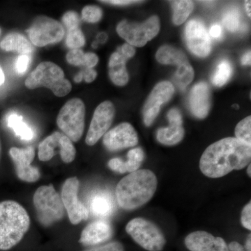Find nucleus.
I'll list each match as a JSON object with an SVG mask.
<instances>
[{"instance_id": "obj_49", "label": "nucleus", "mask_w": 251, "mask_h": 251, "mask_svg": "<svg viewBox=\"0 0 251 251\" xmlns=\"http://www.w3.org/2000/svg\"><path fill=\"white\" fill-rule=\"evenodd\" d=\"M82 80H83V73H82V72L78 73V74L75 75V77H74V81L77 82V83L82 82Z\"/></svg>"}, {"instance_id": "obj_10", "label": "nucleus", "mask_w": 251, "mask_h": 251, "mask_svg": "<svg viewBox=\"0 0 251 251\" xmlns=\"http://www.w3.org/2000/svg\"><path fill=\"white\" fill-rule=\"evenodd\" d=\"M79 186L78 179L74 176L66 180L62 189L63 205L67 211L71 223L74 225L79 224L89 217L88 209L77 197Z\"/></svg>"}, {"instance_id": "obj_20", "label": "nucleus", "mask_w": 251, "mask_h": 251, "mask_svg": "<svg viewBox=\"0 0 251 251\" xmlns=\"http://www.w3.org/2000/svg\"><path fill=\"white\" fill-rule=\"evenodd\" d=\"M0 49L6 52L29 54L33 52V46L23 34L11 32L3 38L0 42Z\"/></svg>"}, {"instance_id": "obj_44", "label": "nucleus", "mask_w": 251, "mask_h": 251, "mask_svg": "<svg viewBox=\"0 0 251 251\" xmlns=\"http://www.w3.org/2000/svg\"><path fill=\"white\" fill-rule=\"evenodd\" d=\"M209 35L214 39H219L222 37L223 29L219 24H214L209 29Z\"/></svg>"}, {"instance_id": "obj_14", "label": "nucleus", "mask_w": 251, "mask_h": 251, "mask_svg": "<svg viewBox=\"0 0 251 251\" xmlns=\"http://www.w3.org/2000/svg\"><path fill=\"white\" fill-rule=\"evenodd\" d=\"M103 143L110 151L133 148L138 145V133L130 124L124 122L107 132L103 135Z\"/></svg>"}, {"instance_id": "obj_5", "label": "nucleus", "mask_w": 251, "mask_h": 251, "mask_svg": "<svg viewBox=\"0 0 251 251\" xmlns=\"http://www.w3.org/2000/svg\"><path fill=\"white\" fill-rule=\"evenodd\" d=\"M38 220L45 227L58 222L64 216V205L52 184L40 186L33 198Z\"/></svg>"}, {"instance_id": "obj_15", "label": "nucleus", "mask_w": 251, "mask_h": 251, "mask_svg": "<svg viewBox=\"0 0 251 251\" xmlns=\"http://www.w3.org/2000/svg\"><path fill=\"white\" fill-rule=\"evenodd\" d=\"M9 154L14 161L16 175L20 179L26 182H36L40 179L39 169L31 166L34 156V148L19 149L12 148L9 150Z\"/></svg>"}, {"instance_id": "obj_4", "label": "nucleus", "mask_w": 251, "mask_h": 251, "mask_svg": "<svg viewBox=\"0 0 251 251\" xmlns=\"http://www.w3.org/2000/svg\"><path fill=\"white\" fill-rule=\"evenodd\" d=\"M25 85L29 90L46 87L58 97H65L72 90V83L64 77L62 69L50 62L39 64L26 79Z\"/></svg>"}, {"instance_id": "obj_29", "label": "nucleus", "mask_w": 251, "mask_h": 251, "mask_svg": "<svg viewBox=\"0 0 251 251\" xmlns=\"http://www.w3.org/2000/svg\"><path fill=\"white\" fill-rule=\"evenodd\" d=\"M59 148L61 158L64 163H70L74 161L76 150L73 145L72 140L67 135H61L59 139Z\"/></svg>"}, {"instance_id": "obj_24", "label": "nucleus", "mask_w": 251, "mask_h": 251, "mask_svg": "<svg viewBox=\"0 0 251 251\" xmlns=\"http://www.w3.org/2000/svg\"><path fill=\"white\" fill-rule=\"evenodd\" d=\"M6 124L8 127L14 130L15 134L21 139L29 141L34 137V133L31 127L23 121V117L16 112L9 114L6 117Z\"/></svg>"}, {"instance_id": "obj_3", "label": "nucleus", "mask_w": 251, "mask_h": 251, "mask_svg": "<svg viewBox=\"0 0 251 251\" xmlns=\"http://www.w3.org/2000/svg\"><path fill=\"white\" fill-rule=\"evenodd\" d=\"M30 226L27 211L13 201L0 202V250L12 249L22 240Z\"/></svg>"}, {"instance_id": "obj_26", "label": "nucleus", "mask_w": 251, "mask_h": 251, "mask_svg": "<svg viewBox=\"0 0 251 251\" xmlns=\"http://www.w3.org/2000/svg\"><path fill=\"white\" fill-rule=\"evenodd\" d=\"M173 8V21L175 25H180L187 20L194 7L192 1H171Z\"/></svg>"}, {"instance_id": "obj_17", "label": "nucleus", "mask_w": 251, "mask_h": 251, "mask_svg": "<svg viewBox=\"0 0 251 251\" xmlns=\"http://www.w3.org/2000/svg\"><path fill=\"white\" fill-rule=\"evenodd\" d=\"M113 234L112 226L105 221H94L85 227L79 242L84 246H96L108 241Z\"/></svg>"}, {"instance_id": "obj_27", "label": "nucleus", "mask_w": 251, "mask_h": 251, "mask_svg": "<svg viewBox=\"0 0 251 251\" xmlns=\"http://www.w3.org/2000/svg\"><path fill=\"white\" fill-rule=\"evenodd\" d=\"M232 74V68L227 60L219 63L212 77V82L217 87H222L229 80Z\"/></svg>"}, {"instance_id": "obj_41", "label": "nucleus", "mask_w": 251, "mask_h": 251, "mask_svg": "<svg viewBox=\"0 0 251 251\" xmlns=\"http://www.w3.org/2000/svg\"><path fill=\"white\" fill-rule=\"evenodd\" d=\"M168 119L169 120L170 124L173 125H182V116L181 112L176 108H173L168 112Z\"/></svg>"}, {"instance_id": "obj_34", "label": "nucleus", "mask_w": 251, "mask_h": 251, "mask_svg": "<svg viewBox=\"0 0 251 251\" xmlns=\"http://www.w3.org/2000/svg\"><path fill=\"white\" fill-rule=\"evenodd\" d=\"M223 23L229 31L234 32L239 25V14L236 9H230L224 14Z\"/></svg>"}, {"instance_id": "obj_38", "label": "nucleus", "mask_w": 251, "mask_h": 251, "mask_svg": "<svg viewBox=\"0 0 251 251\" xmlns=\"http://www.w3.org/2000/svg\"><path fill=\"white\" fill-rule=\"evenodd\" d=\"M83 251H125V248L121 243L115 242Z\"/></svg>"}, {"instance_id": "obj_35", "label": "nucleus", "mask_w": 251, "mask_h": 251, "mask_svg": "<svg viewBox=\"0 0 251 251\" xmlns=\"http://www.w3.org/2000/svg\"><path fill=\"white\" fill-rule=\"evenodd\" d=\"M62 22L68 30L75 29L80 25V16L75 11H69L63 16Z\"/></svg>"}, {"instance_id": "obj_2", "label": "nucleus", "mask_w": 251, "mask_h": 251, "mask_svg": "<svg viewBox=\"0 0 251 251\" xmlns=\"http://www.w3.org/2000/svg\"><path fill=\"white\" fill-rule=\"evenodd\" d=\"M158 180L150 170H138L130 173L116 187L117 203L125 210H134L148 203L156 192Z\"/></svg>"}, {"instance_id": "obj_13", "label": "nucleus", "mask_w": 251, "mask_h": 251, "mask_svg": "<svg viewBox=\"0 0 251 251\" xmlns=\"http://www.w3.org/2000/svg\"><path fill=\"white\" fill-rule=\"evenodd\" d=\"M186 45L192 53L200 57H206L211 52V39L202 22L191 20L185 29Z\"/></svg>"}, {"instance_id": "obj_33", "label": "nucleus", "mask_w": 251, "mask_h": 251, "mask_svg": "<svg viewBox=\"0 0 251 251\" xmlns=\"http://www.w3.org/2000/svg\"><path fill=\"white\" fill-rule=\"evenodd\" d=\"M103 17V11L99 6H87L82 11V18L84 21L89 23L99 22Z\"/></svg>"}, {"instance_id": "obj_30", "label": "nucleus", "mask_w": 251, "mask_h": 251, "mask_svg": "<svg viewBox=\"0 0 251 251\" xmlns=\"http://www.w3.org/2000/svg\"><path fill=\"white\" fill-rule=\"evenodd\" d=\"M127 158V161H125L126 171L131 173L138 171L145 158V153L141 148H135L128 151Z\"/></svg>"}, {"instance_id": "obj_9", "label": "nucleus", "mask_w": 251, "mask_h": 251, "mask_svg": "<svg viewBox=\"0 0 251 251\" xmlns=\"http://www.w3.org/2000/svg\"><path fill=\"white\" fill-rule=\"evenodd\" d=\"M27 32L31 42L38 47L57 44L65 35V29L60 23L44 16L36 18Z\"/></svg>"}, {"instance_id": "obj_8", "label": "nucleus", "mask_w": 251, "mask_h": 251, "mask_svg": "<svg viewBox=\"0 0 251 251\" xmlns=\"http://www.w3.org/2000/svg\"><path fill=\"white\" fill-rule=\"evenodd\" d=\"M159 31L160 21L157 16H151L143 23L124 20L117 27V34L133 47H143L156 36Z\"/></svg>"}, {"instance_id": "obj_32", "label": "nucleus", "mask_w": 251, "mask_h": 251, "mask_svg": "<svg viewBox=\"0 0 251 251\" xmlns=\"http://www.w3.org/2000/svg\"><path fill=\"white\" fill-rule=\"evenodd\" d=\"M66 44L70 49H80L85 44V38L80 27L68 30Z\"/></svg>"}, {"instance_id": "obj_6", "label": "nucleus", "mask_w": 251, "mask_h": 251, "mask_svg": "<svg viewBox=\"0 0 251 251\" xmlns=\"http://www.w3.org/2000/svg\"><path fill=\"white\" fill-rule=\"evenodd\" d=\"M126 231L138 245L149 251H161L166 246L164 234L151 221L136 218L126 226Z\"/></svg>"}, {"instance_id": "obj_28", "label": "nucleus", "mask_w": 251, "mask_h": 251, "mask_svg": "<svg viewBox=\"0 0 251 251\" xmlns=\"http://www.w3.org/2000/svg\"><path fill=\"white\" fill-rule=\"evenodd\" d=\"M194 77V71L189 62L177 67L175 73V82L181 89L184 90L189 85Z\"/></svg>"}, {"instance_id": "obj_19", "label": "nucleus", "mask_w": 251, "mask_h": 251, "mask_svg": "<svg viewBox=\"0 0 251 251\" xmlns=\"http://www.w3.org/2000/svg\"><path fill=\"white\" fill-rule=\"evenodd\" d=\"M128 59L119 49L110 56L108 63L109 77L115 85L123 87L128 83L129 77L126 67Z\"/></svg>"}, {"instance_id": "obj_39", "label": "nucleus", "mask_w": 251, "mask_h": 251, "mask_svg": "<svg viewBox=\"0 0 251 251\" xmlns=\"http://www.w3.org/2000/svg\"><path fill=\"white\" fill-rule=\"evenodd\" d=\"M241 222L245 228L251 230V203L249 202L244 206L242 212Z\"/></svg>"}, {"instance_id": "obj_31", "label": "nucleus", "mask_w": 251, "mask_h": 251, "mask_svg": "<svg viewBox=\"0 0 251 251\" xmlns=\"http://www.w3.org/2000/svg\"><path fill=\"white\" fill-rule=\"evenodd\" d=\"M236 138L242 143L251 146V117H246L237 125Z\"/></svg>"}, {"instance_id": "obj_56", "label": "nucleus", "mask_w": 251, "mask_h": 251, "mask_svg": "<svg viewBox=\"0 0 251 251\" xmlns=\"http://www.w3.org/2000/svg\"><path fill=\"white\" fill-rule=\"evenodd\" d=\"M0 35H1V29H0Z\"/></svg>"}, {"instance_id": "obj_7", "label": "nucleus", "mask_w": 251, "mask_h": 251, "mask_svg": "<svg viewBox=\"0 0 251 251\" xmlns=\"http://www.w3.org/2000/svg\"><path fill=\"white\" fill-rule=\"evenodd\" d=\"M85 117V104L80 99H72L64 104L59 111L57 126L69 139L77 142L83 135Z\"/></svg>"}, {"instance_id": "obj_54", "label": "nucleus", "mask_w": 251, "mask_h": 251, "mask_svg": "<svg viewBox=\"0 0 251 251\" xmlns=\"http://www.w3.org/2000/svg\"><path fill=\"white\" fill-rule=\"evenodd\" d=\"M251 164H249V168H248V170H247V174L248 175H249V176H250L251 177Z\"/></svg>"}, {"instance_id": "obj_52", "label": "nucleus", "mask_w": 251, "mask_h": 251, "mask_svg": "<svg viewBox=\"0 0 251 251\" xmlns=\"http://www.w3.org/2000/svg\"><path fill=\"white\" fill-rule=\"evenodd\" d=\"M246 11H247V15L251 17V1H247L245 3Z\"/></svg>"}, {"instance_id": "obj_11", "label": "nucleus", "mask_w": 251, "mask_h": 251, "mask_svg": "<svg viewBox=\"0 0 251 251\" xmlns=\"http://www.w3.org/2000/svg\"><path fill=\"white\" fill-rule=\"evenodd\" d=\"M115 108L110 101H104L99 105L94 111L85 142L89 146H93L107 133L113 122Z\"/></svg>"}, {"instance_id": "obj_36", "label": "nucleus", "mask_w": 251, "mask_h": 251, "mask_svg": "<svg viewBox=\"0 0 251 251\" xmlns=\"http://www.w3.org/2000/svg\"><path fill=\"white\" fill-rule=\"evenodd\" d=\"M67 61L73 66H83L85 62V53L80 49L71 50L67 54Z\"/></svg>"}, {"instance_id": "obj_43", "label": "nucleus", "mask_w": 251, "mask_h": 251, "mask_svg": "<svg viewBox=\"0 0 251 251\" xmlns=\"http://www.w3.org/2000/svg\"><path fill=\"white\" fill-rule=\"evenodd\" d=\"M119 49H120L122 54H124L128 59L135 55V49L133 46L130 45V44H125L122 47L119 48Z\"/></svg>"}, {"instance_id": "obj_1", "label": "nucleus", "mask_w": 251, "mask_h": 251, "mask_svg": "<svg viewBox=\"0 0 251 251\" xmlns=\"http://www.w3.org/2000/svg\"><path fill=\"white\" fill-rule=\"evenodd\" d=\"M251 158V146L236 138H226L206 149L200 161V169L208 177H222L249 166Z\"/></svg>"}, {"instance_id": "obj_22", "label": "nucleus", "mask_w": 251, "mask_h": 251, "mask_svg": "<svg viewBox=\"0 0 251 251\" xmlns=\"http://www.w3.org/2000/svg\"><path fill=\"white\" fill-rule=\"evenodd\" d=\"M156 58L162 64H173L177 67L189 62L184 52L171 46H161L157 51Z\"/></svg>"}, {"instance_id": "obj_40", "label": "nucleus", "mask_w": 251, "mask_h": 251, "mask_svg": "<svg viewBox=\"0 0 251 251\" xmlns=\"http://www.w3.org/2000/svg\"><path fill=\"white\" fill-rule=\"evenodd\" d=\"M108 167L112 171L117 172V173H120V174H124V173H126L125 169V163H124V161H122L121 158H112L108 162Z\"/></svg>"}, {"instance_id": "obj_23", "label": "nucleus", "mask_w": 251, "mask_h": 251, "mask_svg": "<svg viewBox=\"0 0 251 251\" xmlns=\"http://www.w3.org/2000/svg\"><path fill=\"white\" fill-rule=\"evenodd\" d=\"M184 133L182 125L170 124L169 126L158 130L156 138L160 143L172 146L180 143L184 138Z\"/></svg>"}, {"instance_id": "obj_16", "label": "nucleus", "mask_w": 251, "mask_h": 251, "mask_svg": "<svg viewBox=\"0 0 251 251\" xmlns=\"http://www.w3.org/2000/svg\"><path fill=\"white\" fill-rule=\"evenodd\" d=\"M185 245L191 251H229L225 240L205 231H196L188 234Z\"/></svg>"}, {"instance_id": "obj_37", "label": "nucleus", "mask_w": 251, "mask_h": 251, "mask_svg": "<svg viewBox=\"0 0 251 251\" xmlns=\"http://www.w3.org/2000/svg\"><path fill=\"white\" fill-rule=\"evenodd\" d=\"M31 58L29 54H21L18 57L15 64V70L18 74L23 75L27 72Z\"/></svg>"}, {"instance_id": "obj_47", "label": "nucleus", "mask_w": 251, "mask_h": 251, "mask_svg": "<svg viewBox=\"0 0 251 251\" xmlns=\"http://www.w3.org/2000/svg\"><path fill=\"white\" fill-rule=\"evenodd\" d=\"M229 251H247L242 244L237 242H232L227 246Z\"/></svg>"}, {"instance_id": "obj_18", "label": "nucleus", "mask_w": 251, "mask_h": 251, "mask_svg": "<svg viewBox=\"0 0 251 251\" xmlns=\"http://www.w3.org/2000/svg\"><path fill=\"white\" fill-rule=\"evenodd\" d=\"M210 90L205 82H199L191 89L189 105L195 117L204 119L207 116L210 109Z\"/></svg>"}, {"instance_id": "obj_53", "label": "nucleus", "mask_w": 251, "mask_h": 251, "mask_svg": "<svg viewBox=\"0 0 251 251\" xmlns=\"http://www.w3.org/2000/svg\"><path fill=\"white\" fill-rule=\"evenodd\" d=\"M98 38L100 39V41L105 42V40L107 39V35L105 33H100V34H99Z\"/></svg>"}, {"instance_id": "obj_48", "label": "nucleus", "mask_w": 251, "mask_h": 251, "mask_svg": "<svg viewBox=\"0 0 251 251\" xmlns=\"http://www.w3.org/2000/svg\"><path fill=\"white\" fill-rule=\"evenodd\" d=\"M251 53L249 50L247 53L243 56L242 58V64L243 65H251Z\"/></svg>"}, {"instance_id": "obj_51", "label": "nucleus", "mask_w": 251, "mask_h": 251, "mask_svg": "<svg viewBox=\"0 0 251 251\" xmlns=\"http://www.w3.org/2000/svg\"><path fill=\"white\" fill-rule=\"evenodd\" d=\"M5 76L2 69L0 67V87L4 83Z\"/></svg>"}, {"instance_id": "obj_55", "label": "nucleus", "mask_w": 251, "mask_h": 251, "mask_svg": "<svg viewBox=\"0 0 251 251\" xmlns=\"http://www.w3.org/2000/svg\"><path fill=\"white\" fill-rule=\"evenodd\" d=\"M0 153H1V143H0Z\"/></svg>"}, {"instance_id": "obj_42", "label": "nucleus", "mask_w": 251, "mask_h": 251, "mask_svg": "<svg viewBox=\"0 0 251 251\" xmlns=\"http://www.w3.org/2000/svg\"><path fill=\"white\" fill-rule=\"evenodd\" d=\"M99 62V57L97 54L93 52H87L85 54V62L83 66L87 69H92L95 67Z\"/></svg>"}, {"instance_id": "obj_50", "label": "nucleus", "mask_w": 251, "mask_h": 251, "mask_svg": "<svg viewBox=\"0 0 251 251\" xmlns=\"http://www.w3.org/2000/svg\"><path fill=\"white\" fill-rule=\"evenodd\" d=\"M251 236L249 234L247 238V242H246L245 249L247 251H251Z\"/></svg>"}, {"instance_id": "obj_12", "label": "nucleus", "mask_w": 251, "mask_h": 251, "mask_svg": "<svg viewBox=\"0 0 251 251\" xmlns=\"http://www.w3.org/2000/svg\"><path fill=\"white\" fill-rule=\"evenodd\" d=\"M174 93V86L168 81H163L155 86L144 106V122L147 126L152 125L161 110V105L169 101Z\"/></svg>"}, {"instance_id": "obj_25", "label": "nucleus", "mask_w": 251, "mask_h": 251, "mask_svg": "<svg viewBox=\"0 0 251 251\" xmlns=\"http://www.w3.org/2000/svg\"><path fill=\"white\" fill-rule=\"evenodd\" d=\"M62 133L54 132L45 138L39 146V158L41 161H49L55 155L54 150L59 148V139Z\"/></svg>"}, {"instance_id": "obj_46", "label": "nucleus", "mask_w": 251, "mask_h": 251, "mask_svg": "<svg viewBox=\"0 0 251 251\" xmlns=\"http://www.w3.org/2000/svg\"><path fill=\"white\" fill-rule=\"evenodd\" d=\"M102 2L115 5H128L133 3L139 2V1H130V0H110V1H101Z\"/></svg>"}, {"instance_id": "obj_45", "label": "nucleus", "mask_w": 251, "mask_h": 251, "mask_svg": "<svg viewBox=\"0 0 251 251\" xmlns=\"http://www.w3.org/2000/svg\"><path fill=\"white\" fill-rule=\"evenodd\" d=\"M82 73H83V79L86 82L90 83L97 78V73L93 69H86L85 71Z\"/></svg>"}, {"instance_id": "obj_21", "label": "nucleus", "mask_w": 251, "mask_h": 251, "mask_svg": "<svg viewBox=\"0 0 251 251\" xmlns=\"http://www.w3.org/2000/svg\"><path fill=\"white\" fill-rule=\"evenodd\" d=\"M91 212L99 218L108 217L115 209L112 198L108 193L100 191L92 195L90 199Z\"/></svg>"}]
</instances>
